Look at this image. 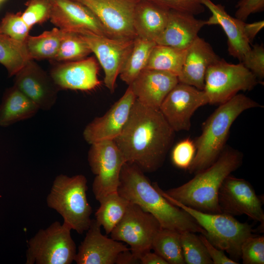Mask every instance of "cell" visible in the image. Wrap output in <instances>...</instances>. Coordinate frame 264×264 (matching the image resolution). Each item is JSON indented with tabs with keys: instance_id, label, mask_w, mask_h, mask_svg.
Listing matches in <instances>:
<instances>
[{
	"instance_id": "b9f144b4",
	"label": "cell",
	"mask_w": 264,
	"mask_h": 264,
	"mask_svg": "<svg viewBox=\"0 0 264 264\" xmlns=\"http://www.w3.org/2000/svg\"><path fill=\"white\" fill-rule=\"evenodd\" d=\"M264 27V21H259L252 23H244V32L250 44L253 42L256 36Z\"/></svg>"
},
{
	"instance_id": "d6986e66",
	"label": "cell",
	"mask_w": 264,
	"mask_h": 264,
	"mask_svg": "<svg viewBox=\"0 0 264 264\" xmlns=\"http://www.w3.org/2000/svg\"><path fill=\"white\" fill-rule=\"evenodd\" d=\"M101 227L92 220L76 253L74 261L77 264H113L120 252L130 250L123 243L103 235Z\"/></svg>"
},
{
	"instance_id": "ffe728a7",
	"label": "cell",
	"mask_w": 264,
	"mask_h": 264,
	"mask_svg": "<svg viewBox=\"0 0 264 264\" xmlns=\"http://www.w3.org/2000/svg\"><path fill=\"white\" fill-rule=\"evenodd\" d=\"M178 83V77L175 74L145 68L129 86L139 102L159 109L165 98Z\"/></svg>"
},
{
	"instance_id": "44dd1931",
	"label": "cell",
	"mask_w": 264,
	"mask_h": 264,
	"mask_svg": "<svg viewBox=\"0 0 264 264\" xmlns=\"http://www.w3.org/2000/svg\"><path fill=\"white\" fill-rule=\"evenodd\" d=\"M202 3L212 14L205 21L206 25L215 24L221 27L227 38L229 54L242 62L251 48L244 32L245 22L230 16L223 6L216 4L211 0H202Z\"/></svg>"
},
{
	"instance_id": "836d02e7",
	"label": "cell",
	"mask_w": 264,
	"mask_h": 264,
	"mask_svg": "<svg viewBox=\"0 0 264 264\" xmlns=\"http://www.w3.org/2000/svg\"><path fill=\"white\" fill-rule=\"evenodd\" d=\"M30 29L23 20L21 12H7L0 22V32L20 42H25Z\"/></svg>"
},
{
	"instance_id": "6da1fadb",
	"label": "cell",
	"mask_w": 264,
	"mask_h": 264,
	"mask_svg": "<svg viewBox=\"0 0 264 264\" xmlns=\"http://www.w3.org/2000/svg\"><path fill=\"white\" fill-rule=\"evenodd\" d=\"M175 132L159 109L136 99L125 125L114 140L126 162L144 173H152L163 164Z\"/></svg>"
},
{
	"instance_id": "d4e9b609",
	"label": "cell",
	"mask_w": 264,
	"mask_h": 264,
	"mask_svg": "<svg viewBox=\"0 0 264 264\" xmlns=\"http://www.w3.org/2000/svg\"><path fill=\"white\" fill-rule=\"evenodd\" d=\"M39 108L13 86L6 89L0 104V126L8 127L35 115Z\"/></svg>"
},
{
	"instance_id": "f546056e",
	"label": "cell",
	"mask_w": 264,
	"mask_h": 264,
	"mask_svg": "<svg viewBox=\"0 0 264 264\" xmlns=\"http://www.w3.org/2000/svg\"><path fill=\"white\" fill-rule=\"evenodd\" d=\"M63 34L62 30L55 27L38 36L29 35L25 42L31 59L53 60L59 50Z\"/></svg>"
},
{
	"instance_id": "30bf717a",
	"label": "cell",
	"mask_w": 264,
	"mask_h": 264,
	"mask_svg": "<svg viewBox=\"0 0 264 264\" xmlns=\"http://www.w3.org/2000/svg\"><path fill=\"white\" fill-rule=\"evenodd\" d=\"M161 228L154 216L130 202L124 216L110 234L111 239L129 245L139 260L144 252L152 249L154 238Z\"/></svg>"
},
{
	"instance_id": "7a4b0ae2",
	"label": "cell",
	"mask_w": 264,
	"mask_h": 264,
	"mask_svg": "<svg viewBox=\"0 0 264 264\" xmlns=\"http://www.w3.org/2000/svg\"><path fill=\"white\" fill-rule=\"evenodd\" d=\"M144 173L135 165L125 162L120 173L118 194L154 216L162 228L205 235L196 220L165 198Z\"/></svg>"
},
{
	"instance_id": "7bdbcfd3",
	"label": "cell",
	"mask_w": 264,
	"mask_h": 264,
	"mask_svg": "<svg viewBox=\"0 0 264 264\" xmlns=\"http://www.w3.org/2000/svg\"><path fill=\"white\" fill-rule=\"evenodd\" d=\"M139 264H168L161 256L151 250L144 252L139 257Z\"/></svg>"
},
{
	"instance_id": "ee69618b",
	"label": "cell",
	"mask_w": 264,
	"mask_h": 264,
	"mask_svg": "<svg viewBox=\"0 0 264 264\" xmlns=\"http://www.w3.org/2000/svg\"><path fill=\"white\" fill-rule=\"evenodd\" d=\"M117 264H139V261L131 251L128 250L120 252L115 260Z\"/></svg>"
},
{
	"instance_id": "4316f807",
	"label": "cell",
	"mask_w": 264,
	"mask_h": 264,
	"mask_svg": "<svg viewBox=\"0 0 264 264\" xmlns=\"http://www.w3.org/2000/svg\"><path fill=\"white\" fill-rule=\"evenodd\" d=\"M30 60L25 42L0 32V64L6 69L9 76H15Z\"/></svg>"
},
{
	"instance_id": "8fae6325",
	"label": "cell",
	"mask_w": 264,
	"mask_h": 264,
	"mask_svg": "<svg viewBox=\"0 0 264 264\" xmlns=\"http://www.w3.org/2000/svg\"><path fill=\"white\" fill-rule=\"evenodd\" d=\"M76 33L95 55L104 72V85L113 93L116 79L132 50L134 39H115L87 31Z\"/></svg>"
},
{
	"instance_id": "f35d334b",
	"label": "cell",
	"mask_w": 264,
	"mask_h": 264,
	"mask_svg": "<svg viewBox=\"0 0 264 264\" xmlns=\"http://www.w3.org/2000/svg\"><path fill=\"white\" fill-rule=\"evenodd\" d=\"M170 10L186 12L194 15L205 10L202 0H151Z\"/></svg>"
},
{
	"instance_id": "603a6c76",
	"label": "cell",
	"mask_w": 264,
	"mask_h": 264,
	"mask_svg": "<svg viewBox=\"0 0 264 264\" xmlns=\"http://www.w3.org/2000/svg\"><path fill=\"white\" fill-rule=\"evenodd\" d=\"M205 25V21L196 19L192 14L170 10L167 24L155 42L158 44L187 49Z\"/></svg>"
},
{
	"instance_id": "60d3db41",
	"label": "cell",
	"mask_w": 264,
	"mask_h": 264,
	"mask_svg": "<svg viewBox=\"0 0 264 264\" xmlns=\"http://www.w3.org/2000/svg\"><path fill=\"white\" fill-rule=\"evenodd\" d=\"M214 264H238L239 263L228 257L224 251L213 245L203 234L199 235Z\"/></svg>"
},
{
	"instance_id": "3957f363",
	"label": "cell",
	"mask_w": 264,
	"mask_h": 264,
	"mask_svg": "<svg viewBox=\"0 0 264 264\" xmlns=\"http://www.w3.org/2000/svg\"><path fill=\"white\" fill-rule=\"evenodd\" d=\"M242 154L225 147L216 161L195 174L187 182L167 191H160L168 197L186 206L209 213H222L218 202V194L225 178L242 162Z\"/></svg>"
},
{
	"instance_id": "f1b7e54d",
	"label": "cell",
	"mask_w": 264,
	"mask_h": 264,
	"mask_svg": "<svg viewBox=\"0 0 264 264\" xmlns=\"http://www.w3.org/2000/svg\"><path fill=\"white\" fill-rule=\"evenodd\" d=\"M155 44L154 41L139 37L134 38L132 50L119 75L121 79L128 86L145 68L151 52Z\"/></svg>"
},
{
	"instance_id": "cb8c5ba5",
	"label": "cell",
	"mask_w": 264,
	"mask_h": 264,
	"mask_svg": "<svg viewBox=\"0 0 264 264\" xmlns=\"http://www.w3.org/2000/svg\"><path fill=\"white\" fill-rule=\"evenodd\" d=\"M170 9L151 0H140L133 16L136 37L154 41L164 30Z\"/></svg>"
},
{
	"instance_id": "5b68a950",
	"label": "cell",
	"mask_w": 264,
	"mask_h": 264,
	"mask_svg": "<svg viewBox=\"0 0 264 264\" xmlns=\"http://www.w3.org/2000/svg\"><path fill=\"white\" fill-rule=\"evenodd\" d=\"M87 180L82 175H65L55 178L46 198L47 206L63 217V223L82 234L89 228L92 212L86 192Z\"/></svg>"
},
{
	"instance_id": "d590c367",
	"label": "cell",
	"mask_w": 264,
	"mask_h": 264,
	"mask_svg": "<svg viewBox=\"0 0 264 264\" xmlns=\"http://www.w3.org/2000/svg\"><path fill=\"white\" fill-rule=\"evenodd\" d=\"M241 258L244 264H264V237L254 234L242 243Z\"/></svg>"
},
{
	"instance_id": "ab89813d",
	"label": "cell",
	"mask_w": 264,
	"mask_h": 264,
	"mask_svg": "<svg viewBox=\"0 0 264 264\" xmlns=\"http://www.w3.org/2000/svg\"><path fill=\"white\" fill-rule=\"evenodd\" d=\"M235 18L244 22L252 14L264 10V0H240L236 5Z\"/></svg>"
},
{
	"instance_id": "7c38bea8",
	"label": "cell",
	"mask_w": 264,
	"mask_h": 264,
	"mask_svg": "<svg viewBox=\"0 0 264 264\" xmlns=\"http://www.w3.org/2000/svg\"><path fill=\"white\" fill-rule=\"evenodd\" d=\"M87 7L96 16L109 36L134 39L133 16L140 0H73Z\"/></svg>"
},
{
	"instance_id": "1f68e13d",
	"label": "cell",
	"mask_w": 264,
	"mask_h": 264,
	"mask_svg": "<svg viewBox=\"0 0 264 264\" xmlns=\"http://www.w3.org/2000/svg\"><path fill=\"white\" fill-rule=\"evenodd\" d=\"M63 31L58 52L53 61L59 63L74 61L85 58L91 51L78 33Z\"/></svg>"
},
{
	"instance_id": "e575fe53",
	"label": "cell",
	"mask_w": 264,
	"mask_h": 264,
	"mask_svg": "<svg viewBox=\"0 0 264 264\" xmlns=\"http://www.w3.org/2000/svg\"><path fill=\"white\" fill-rule=\"evenodd\" d=\"M26 8L22 13L24 22L30 28L49 20L52 10V0H28Z\"/></svg>"
},
{
	"instance_id": "2e32d148",
	"label": "cell",
	"mask_w": 264,
	"mask_h": 264,
	"mask_svg": "<svg viewBox=\"0 0 264 264\" xmlns=\"http://www.w3.org/2000/svg\"><path fill=\"white\" fill-rule=\"evenodd\" d=\"M136 100L129 86L123 95L102 116L96 117L85 127V140L89 144L114 140L122 132Z\"/></svg>"
},
{
	"instance_id": "8992f818",
	"label": "cell",
	"mask_w": 264,
	"mask_h": 264,
	"mask_svg": "<svg viewBox=\"0 0 264 264\" xmlns=\"http://www.w3.org/2000/svg\"><path fill=\"white\" fill-rule=\"evenodd\" d=\"M154 185L169 202L184 210L196 220L204 229V235L213 245L226 251L231 259L238 262L241 259L243 242L253 235L251 225L241 222L227 214L206 213L186 206L163 194L156 183Z\"/></svg>"
},
{
	"instance_id": "83f0119b",
	"label": "cell",
	"mask_w": 264,
	"mask_h": 264,
	"mask_svg": "<svg viewBox=\"0 0 264 264\" xmlns=\"http://www.w3.org/2000/svg\"><path fill=\"white\" fill-rule=\"evenodd\" d=\"M99 202L95 220L109 234L124 216L130 202L118 192L104 197Z\"/></svg>"
},
{
	"instance_id": "52a82bcc",
	"label": "cell",
	"mask_w": 264,
	"mask_h": 264,
	"mask_svg": "<svg viewBox=\"0 0 264 264\" xmlns=\"http://www.w3.org/2000/svg\"><path fill=\"white\" fill-rule=\"evenodd\" d=\"M71 229L56 221L40 229L28 242L26 264H70L74 261L76 247Z\"/></svg>"
},
{
	"instance_id": "f6af8a7d",
	"label": "cell",
	"mask_w": 264,
	"mask_h": 264,
	"mask_svg": "<svg viewBox=\"0 0 264 264\" xmlns=\"http://www.w3.org/2000/svg\"><path fill=\"white\" fill-rule=\"evenodd\" d=\"M3 0H0V1H3Z\"/></svg>"
},
{
	"instance_id": "484cf974",
	"label": "cell",
	"mask_w": 264,
	"mask_h": 264,
	"mask_svg": "<svg viewBox=\"0 0 264 264\" xmlns=\"http://www.w3.org/2000/svg\"><path fill=\"white\" fill-rule=\"evenodd\" d=\"M187 49L156 44L153 47L145 68L180 74Z\"/></svg>"
},
{
	"instance_id": "ac0fdd59",
	"label": "cell",
	"mask_w": 264,
	"mask_h": 264,
	"mask_svg": "<svg viewBox=\"0 0 264 264\" xmlns=\"http://www.w3.org/2000/svg\"><path fill=\"white\" fill-rule=\"evenodd\" d=\"M99 69L97 61L91 57L59 63L51 69L49 74L59 89L88 91L100 85Z\"/></svg>"
},
{
	"instance_id": "4fadbf2b",
	"label": "cell",
	"mask_w": 264,
	"mask_h": 264,
	"mask_svg": "<svg viewBox=\"0 0 264 264\" xmlns=\"http://www.w3.org/2000/svg\"><path fill=\"white\" fill-rule=\"evenodd\" d=\"M222 213L231 216L245 215L264 224V212L261 199L248 181L229 175L222 182L218 194Z\"/></svg>"
},
{
	"instance_id": "9c48e42d",
	"label": "cell",
	"mask_w": 264,
	"mask_h": 264,
	"mask_svg": "<svg viewBox=\"0 0 264 264\" xmlns=\"http://www.w3.org/2000/svg\"><path fill=\"white\" fill-rule=\"evenodd\" d=\"M88 159L95 175L92 191L98 201L104 197L117 192L122 168L126 162L114 140H107L91 145Z\"/></svg>"
},
{
	"instance_id": "277c9868",
	"label": "cell",
	"mask_w": 264,
	"mask_h": 264,
	"mask_svg": "<svg viewBox=\"0 0 264 264\" xmlns=\"http://www.w3.org/2000/svg\"><path fill=\"white\" fill-rule=\"evenodd\" d=\"M258 107L262 105L242 93L220 104L204 122L195 142L196 151L189 173L196 174L214 163L226 147L233 122L245 110Z\"/></svg>"
},
{
	"instance_id": "74e56055",
	"label": "cell",
	"mask_w": 264,
	"mask_h": 264,
	"mask_svg": "<svg viewBox=\"0 0 264 264\" xmlns=\"http://www.w3.org/2000/svg\"><path fill=\"white\" fill-rule=\"evenodd\" d=\"M259 80L264 77V46L255 44L244 56L242 62Z\"/></svg>"
},
{
	"instance_id": "5bb4252c",
	"label": "cell",
	"mask_w": 264,
	"mask_h": 264,
	"mask_svg": "<svg viewBox=\"0 0 264 264\" xmlns=\"http://www.w3.org/2000/svg\"><path fill=\"white\" fill-rule=\"evenodd\" d=\"M208 104L203 90L178 82L170 91L159 110L175 132L188 131L196 110Z\"/></svg>"
},
{
	"instance_id": "8d00e7d4",
	"label": "cell",
	"mask_w": 264,
	"mask_h": 264,
	"mask_svg": "<svg viewBox=\"0 0 264 264\" xmlns=\"http://www.w3.org/2000/svg\"><path fill=\"white\" fill-rule=\"evenodd\" d=\"M196 146L193 141L187 138L177 143L173 149L171 155L173 164L177 168L188 169L196 153Z\"/></svg>"
},
{
	"instance_id": "d6a6232c",
	"label": "cell",
	"mask_w": 264,
	"mask_h": 264,
	"mask_svg": "<svg viewBox=\"0 0 264 264\" xmlns=\"http://www.w3.org/2000/svg\"><path fill=\"white\" fill-rule=\"evenodd\" d=\"M180 235L185 264H213L199 236L188 231H181Z\"/></svg>"
},
{
	"instance_id": "ba28073f",
	"label": "cell",
	"mask_w": 264,
	"mask_h": 264,
	"mask_svg": "<svg viewBox=\"0 0 264 264\" xmlns=\"http://www.w3.org/2000/svg\"><path fill=\"white\" fill-rule=\"evenodd\" d=\"M258 83V79L242 63L230 64L220 58L208 68L203 90L208 104L220 105L240 91L252 90Z\"/></svg>"
},
{
	"instance_id": "e0dca14e",
	"label": "cell",
	"mask_w": 264,
	"mask_h": 264,
	"mask_svg": "<svg viewBox=\"0 0 264 264\" xmlns=\"http://www.w3.org/2000/svg\"><path fill=\"white\" fill-rule=\"evenodd\" d=\"M49 20L64 31L75 33L87 31L110 37L91 11L73 0H52Z\"/></svg>"
},
{
	"instance_id": "9a60e30c",
	"label": "cell",
	"mask_w": 264,
	"mask_h": 264,
	"mask_svg": "<svg viewBox=\"0 0 264 264\" xmlns=\"http://www.w3.org/2000/svg\"><path fill=\"white\" fill-rule=\"evenodd\" d=\"M14 86L30 99L39 110H50L56 102L59 88L50 74L30 60L14 76Z\"/></svg>"
},
{
	"instance_id": "7402d4cb",
	"label": "cell",
	"mask_w": 264,
	"mask_h": 264,
	"mask_svg": "<svg viewBox=\"0 0 264 264\" xmlns=\"http://www.w3.org/2000/svg\"><path fill=\"white\" fill-rule=\"evenodd\" d=\"M220 59L211 45L198 36L187 48L178 82L203 90L208 68Z\"/></svg>"
},
{
	"instance_id": "4dcf8cb0",
	"label": "cell",
	"mask_w": 264,
	"mask_h": 264,
	"mask_svg": "<svg viewBox=\"0 0 264 264\" xmlns=\"http://www.w3.org/2000/svg\"><path fill=\"white\" fill-rule=\"evenodd\" d=\"M152 249L168 264H185L180 232L161 228L154 238Z\"/></svg>"
}]
</instances>
